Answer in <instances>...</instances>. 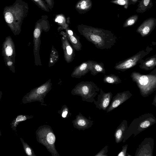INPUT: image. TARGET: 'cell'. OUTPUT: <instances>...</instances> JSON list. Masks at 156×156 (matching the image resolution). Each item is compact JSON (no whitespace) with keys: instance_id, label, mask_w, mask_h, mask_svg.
I'll return each mask as SVG.
<instances>
[{"instance_id":"obj_31","label":"cell","mask_w":156,"mask_h":156,"mask_svg":"<svg viewBox=\"0 0 156 156\" xmlns=\"http://www.w3.org/2000/svg\"><path fill=\"white\" fill-rule=\"evenodd\" d=\"M110 2L119 5H122L124 8L127 9L129 5V0H111Z\"/></svg>"},{"instance_id":"obj_27","label":"cell","mask_w":156,"mask_h":156,"mask_svg":"<svg viewBox=\"0 0 156 156\" xmlns=\"http://www.w3.org/2000/svg\"><path fill=\"white\" fill-rule=\"evenodd\" d=\"M23 150L26 154L29 156H36L32 148L26 142L23 138H20Z\"/></svg>"},{"instance_id":"obj_19","label":"cell","mask_w":156,"mask_h":156,"mask_svg":"<svg viewBox=\"0 0 156 156\" xmlns=\"http://www.w3.org/2000/svg\"><path fill=\"white\" fill-rule=\"evenodd\" d=\"M128 127L127 122L126 120H123L120 124L117 127L114 133L115 142L119 143L122 141L124 134Z\"/></svg>"},{"instance_id":"obj_32","label":"cell","mask_w":156,"mask_h":156,"mask_svg":"<svg viewBox=\"0 0 156 156\" xmlns=\"http://www.w3.org/2000/svg\"><path fill=\"white\" fill-rule=\"evenodd\" d=\"M5 65L8 67L12 73H15V63L12 60L7 59L4 60Z\"/></svg>"},{"instance_id":"obj_14","label":"cell","mask_w":156,"mask_h":156,"mask_svg":"<svg viewBox=\"0 0 156 156\" xmlns=\"http://www.w3.org/2000/svg\"><path fill=\"white\" fill-rule=\"evenodd\" d=\"M132 94L129 90L117 93L112 98L111 103L106 111L108 113L112 111L129 99Z\"/></svg>"},{"instance_id":"obj_17","label":"cell","mask_w":156,"mask_h":156,"mask_svg":"<svg viewBox=\"0 0 156 156\" xmlns=\"http://www.w3.org/2000/svg\"><path fill=\"white\" fill-rule=\"evenodd\" d=\"M92 60H88L82 62L76 67L71 74L73 78H80L90 72Z\"/></svg>"},{"instance_id":"obj_8","label":"cell","mask_w":156,"mask_h":156,"mask_svg":"<svg viewBox=\"0 0 156 156\" xmlns=\"http://www.w3.org/2000/svg\"><path fill=\"white\" fill-rule=\"evenodd\" d=\"M52 83L50 79L40 86L35 88L27 93L22 99L23 104L38 101L44 103V98L51 90Z\"/></svg>"},{"instance_id":"obj_20","label":"cell","mask_w":156,"mask_h":156,"mask_svg":"<svg viewBox=\"0 0 156 156\" xmlns=\"http://www.w3.org/2000/svg\"><path fill=\"white\" fill-rule=\"evenodd\" d=\"M92 3L91 0H80L76 4L75 8L80 14H84L91 8Z\"/></svg>"},{"instance_id":"obj_11","label":"cell","mask_w":156,"mask_h":156,"mask_svg":"<svg viewBox=\"0 0 156 156\" xmlns=\"http://www.w3.org/2000/svg\"><path fill=\"white\" fill-rule=\"evenodd\" d=\"M60 34L62 36L61 38L64 58L67 63H69L74 59L75 56V51L68 41L66 33L62 31Z\"/></svg>"},{"instance_id":"obj_36","label":"cell","mask_w":156,"mask_h":156,"mask_svg":"<svg viewBox=\"0 0 156 156\" xmlns=\"http://www.w3.org/2000/svg\"><path fill=\"white\" fill-rule=\"evenodd\" d=\"M129 5H134L138 1V0H129Z\"/></svg>"},{"instance_id":"obj_1","label":"cell","mask_w":156,"mask_h":156,"mask_svg":"<svg viewBox=\"0 0 156 156\" xmlns=\"http://www.w3.org/2000/svg\"><path fill=\"white\" fill-rule=\"evenodd\" d=\"M77 28L80 34L98 48L110 49L116 42L117 37L110 31L83 24Z\"/></svg>"},{"instance_id":"obj_7","label":"cell","mask_w":156,"mask_h":156,"mask_svg":"<svg viewBox=\"0 0 156 156\" xmlns=\"http://www.w3.org/2000/svg\"><path fill=\"white\" fill-rule=\"evenodd\" d=\"M100 88L92 81H81L77 84L72 90L73 95L80 96L82 100L88 102H93L94 98L98 94Z\"/></svg>"},{"instance_id":"obj_2","label":"cell","mask_w":156,"mask_h":156,"mask_svg":"<svg viewBox=\"0 0 156 156\" xmlns=\"http://www.w3.org/2000/svg\"><path fill=\"white\" fill-rule=\"evenodd\" d=\"M29 9L28 3L23 0H16L12 5L4 8L3 14L5 20L14 35L20 34Z\"/></svg>"},{"instance_id":"obj_25","label":"cell","mask_w":156,"mask_h":156,"mask_svg":"<svg viewBox=\"0 0 156 156\" xmlns=\"http://www.w3.org/2000/svg\"><path fill=\"white\" fill-rule=\"evenodd\" d=\"M59 56L58 51L52 45L51 49L48 63V67L53 66L58 61Z\"/></svg>"},{"instance_id":"obj_3","label":"cell","mask_w":156,"mask_h":156,"mask_svg":"<svg viewBox=\"0 0 156 156\" xmlns=\"http://www.w3.org/2000/svg\"><path fill=\"white\" fill-rule=\"evenodd\" d=\"M131 77L133 81L136 83L141 95L143 97L148 96L156 90V69L147 75L133 72L131 73Z\"/></svg>"},{"instance_id":"obj_39","label":"cell","mask_w":156,"mask_h":156,"mask_svg":"<svg viewBox=\"0 0 156 156\" xmlns=\"http://www.w3.org/2000/svg\"><path fill=\"white\" fill-rule=\"evenodd\" d=\"M1 135H2V134H1V130H0V136H1Z\"/></svg>"},{"instance_id":"obj_5","label":"cell","mask_w":156,"mask_h":156,"mask_svg":"<svg viewBox=\"0 0 156 156\" xmlns=\"http://www.w3.org/2000/svg\"><path fill=\"white\" fill-rule=\"evenodd\" d=\"M47 15L42 16L36 22L33 32L34 54L35 64L37 66H41L39 51L41 44V37L43 31L47 32L50 25Z\"/></svg>"},{"instance_id":"obj_16","label":"cell","mask_w":156,"mask_h":156,"mask_svg":"<svg viewBox=\"0 0 156 156\" xmlns=\"http://www.w3.org/2000/svg\"><path fill=\"white\" fill-rule=\"evenodd\" d=\"M94 121L87 119L80 112L76 116V118L72 121L74 128L79 130L88 129L91 127Z\"/></svg>"},{"instance_id":"obj_30","label":"cell","mask_w":156,"mask_h":156,"mask_svg":"<svg viewBox=\"0 0 156 156\" xmlns=\"http://www.w3.org/2000/svg\"><path fill=\"white\" fill-rule=\"evenodd\" d=\"M36 5L42 10L49 12L50 9L45 2L43 0H31Z\"/></svg>"},{"instance_id":"obj_18","label":"cell","mask_w":156,"mask_h":156,"mask_svg":"<svg viewBox=\"0 0 156 156\" xmlns=\"http://www.w3.org/2000/svg\"><path fill=\"white\" fill-rule=\"evenodd\" d=\"M65 30L67 38L73 48L77 51L81 50L82 45L80 37L68 27Z\"/></svg>"},{"instance_id":"obj_26","label":"cell","mask_w":156,"mask_h":156,"mask_svg":"<svg viewBox=\"0 0 156 156\" xmlns=\"http://www.w3.org/2000/svg\"><path fill=\"white\" fill-rule=\"evenodd\" d=\"M103 81L105 83L112 84H116L122 82V81L119 77L113 74L105 75L103 79Z\"/></svg>"},{"instance_id":"obj_22","label":"cell","mask_w":156,"mask_h":156,"mask_svg":"<svg viewBox=\"0 0 156 156\" xmlns=\"http://www.w3.org/2000/svg\"><path fill=\"white\" fill-rule=\"evenodd\" d=\"M90 72L91 74L94 76L99 73L105 74V71L103 63L92 60Z\"/></svg>"},{"instance_id":"obj_13","label":"cell","mask_w":156,"mask_h":156,"mask_svg":"<svg viewBox=\"0 0 156 156\" xmlns=\"http://www.w3.org/2000/svg\"><path fill=\"white\" fill-rule=\"evenodd\" d=\"M100 92L98 94L97 100H95L93 102L96 108L99 110L106 111L109 106L112 98L111 92L106 93L101 89H100Z\"/></svg>"},{"instance_id":"obj_9","label":"cell","mask_w":156,"mask_h":156,"mask_svg":"<svg viewBox=\"0 0 156 156\" xmlns=\"http://www.w3.org/2000/svg\"><path fill=\"white\" fill-rule=\"evenodd\" d=\"M151 49L148 47L145 50L141 51L126 59L117 63L114 68L116 70L124 72L140 63V61L149 53Z\"/></svg>"},{"instance_id":"obj_10","label":"cell","mask_w":156,"mask_h":156,"mask_svg":"<svg viewBox=\"0 0 156 156\" xmlns=\"http://www.w3.org/2000/svg\"><path fill=\"white\" fill-rule=\"evenodd\" d=\"M2 55L4 60L9 59L15 63V47L14 42L9 36L7 37L2 44Z\"/></svg>"},{"instance_id":"obj_21","label":"cell","mask_w":156,"mask_h":156,"mask_svg":"<svg viewBox=\"0 0 156 156\" xmlns=\"http://www.w3.org/2000/svg\"><path fill=\"white\" fill-rule=\"evenodd\" d=\"M140 63L139 66L142 69L148 71L153 69L156 66V55L145 60L142 59Z\"/></svg>"},{"instance_id":"obj_33","label":"cell","mask_w":156,"mask_h":156,"mask_svg":"<svg viewBox=\"0 0 156 156\" xmlns=\"http://www.w3.org/2000/svg\"><path fill=\"white\" fill-rule=\"evenodd\" d=\"M108 145L105 146L99 152H98L95 156H108L107 154L108 151Z\"/></svg>"},{"instance_id":"obj_24","label":"cell","mask_w":156,"mask_h":156,"mask_svg":"<svg viewBox=\"0 0 156 156\" xmlns=\"http://www.w3.org/2000/svg\"><path fill=\"white\" fill-rule=\"evenodd\" d=\"M33 117V115H18L14 119L12 122L10 123V125L11 126V127L13 130L16 131V127L20 122L32 118Z\"/></svg>"},{"instance_id":"obj_15","label":"cell","mask_w":156,"mask_h":156,"mask_svg":"<svg viewBox=\"0 0 156 156\" xmlns=\"http://www.w3.org/2000/svg\"><path fill=\"white\" fill-rule=\"evenodd\" d=\"M156 26V19L150 17L146 19L137 28L136 32L142 37L149 35Z\"/></svg>"},{"instance_id":"obj_6","label":"cell","mask_w":156,"mask_h":156,"mask_svg":"<svg viewBox=\"0 0 156 156\" xmlns=\"http://www.w3.org/2000/svg\"><path fill=\"white\" fill-rule=\"evenodd\" d=\"M35 133L38 142L45 146L52 156H60L55 145L56 136L51 126L47 125L41 126Z\"/></svg>"},{"instance_id":"obj_4","label":"cell","mask_w":156,"mask_h":156,"mask_svg":"<svg viewBox=\"0 0 156 156\" xmlns=\"http://www.w3.org/2000/svg\"><path fill=\"white\" fill-rule=\"evenodd\" d=\"M156 122V118L151 113L142 115L134 119L126 131L123 142H125L131 135L135 136Z\"/></svg>"},{"instance_id":"obj_23","label":"cell","mask_w":156,"mask_h":156,"mask_svg":"<svg viewBox=\"0 0 156 156\" xmlns=\"http://www.w3.org/2000/svg\"><path fill=\"white\" fill-rule=\"evenodd\" d=\"M138 1L139 3L136 10L137 13H144L151 9L153 6L152 0H140Z\"/></svg>"},{"instance_id":"obj_34","label":"cell","mask_w":156,"mask_h":156,"mask_svg":"<svg viewBox=\"0 0 156 156\" xmlns=\"http://www.w3.org/2000/svg\"><path fill=\"white\" fill-rule=\"evenodd\" d=\"M128 147V145L126 144L123 146L122 147V150L118 154V156H126L127 150Z\"/></svg>"},{"instance_id":"obj_29","label":"cell","mask_w":156,"mask_h":156,"mask_svg":"<svg viewBox=\"0 0 156 156\" xmlns=\"http://www.w3.org/2000/svg\"><path fill=\"white\" fill-rule=\"evenodd\" d=\"M62 117L63 119H67L71 115L68 107L65 105L62 106L61 109L58 111Z\"/></svg>"},{"instance_id":"obj_12","label":"cell","mask_w":156,"mask_h":156,"mask_svg":"<svg viewBox=\"0 0 156 156\" xmlns=\"http://www.w3.org/2000/svg\"><path fill=\"white\" fill-rule=\"evenodd\" d=\"M154 140L151 138H145L137 148L135 156H152Z\"/></svg>"},{"instance_id":"obj_28","label":"cell","mask_w":156,"mask_h":156,"mask_svg":"<svg viewBox=\"0 0 156 156\" xmlns=\"http://www.w3.org/2000/svg\"><path fill=\"white\" fill-rule=\"evenodd\" d=\"M138 18V16L136 14L130 16L124 23L123 27H126L134 25L137 22Z\"/></svg>"},{"instance_id":"obj_35","label":"cell","mask_w":156,"mask_h":156,"mask_svg":"<svg viewBox=\"0 0 156 156\" xmlns=\"http://www.w3.org/2000/svg\"><path fill=\"white\" fill-rule=\"evenodd\" d=\"M50 10H52L54 4V0H44Z\"/></svg>"},{"instance_id":"obj_38","label":"cell","mask_w":156,"mask_h":156,"mask_svg":"<svg viewBox=\"0 0 156 156\" xmlns=\"http://www.w3.org/2000/svg\"><path fill=\"white\" fill-rule=\"evenodd\" d=\"M2 92L1 91H0V101L1 99L2 98Z\"/></svg>"},{"instance_id":"obj_37","label":"cell","mask_w":156,"mask_h":156,"mask_svg":"<svg viewBox=\"0 0 156 156\" xmlns=\"http://www.w3.org/2000/svg\"><path fill=\"white\" fill-rule=\"evenodd\" d=\"M156 94L155 95L154 98L153 99V101L152 102V105H154L155 107H156Z\"/></svg>"}]
</instances>
